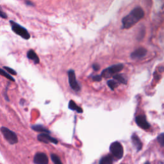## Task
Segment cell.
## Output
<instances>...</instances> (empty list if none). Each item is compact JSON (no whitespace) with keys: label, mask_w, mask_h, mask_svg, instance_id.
I'll list each match as a JSON object with an SVG mask.
<instances>
[{"label":"cell","mask_w":164,"mask_h":164,"mask_svg":"<svg viewBox=\"0 0 164 164\" xmlns=\"http://www.w3.org/2000/svg\"><path fill=\"white\" fill-rule=\"evenodd\" d=\"M0 17H1L2 18H3V19H7V14H6L5 12H3L1 9H0Z\"/></svg>","instance_id":"cell-23"},{"label":"cell","mask_w":164,"mask_h":164,"mask_svg":"<svg viewBox=\"0 0 164 164\" xmlns=\"http://www.w3.org/2000/svg\"><path fill=\"white\" fill-rule=\"evenodd\" d=\"M69 108H70L72 110H76L78 113L83 112V110H82V108L77 106V104H76L73 100H71L69 103Z\"/></svg>","instance_id":"cell-14"},{"label":"cell","mask_w":164,"mask_h":164,"mask_svg":"<svg viewBox=\"0 0 164 164\" xmlns=\"http://www.w3.org/2000/svg\"><path fill=\"white\" fill-rule=\"evenodd\" d=\"M123 67L124 66H123L122 64H118V65L111 66L106 69H104L101 73V76L104 78H109L111 76H112V74H116L122 71Z\"/></svg>","instance_id":"cell-5"},{"label":"cell","mask_w":164,"mask_h":164,"mask_svg":"<svg viewBox=\"0 0 164 164\" xmlns=\"http://www.w3.org/2000/svg\"><path fill=\"white\" fill-rule=\"evenodd\" d=\"M113 78L114 80H116L119 81V82H121V83L123 84H126V79L122 77V75L121 74H115V75H114L113 76Z\"/></svg>","instance_id":"cell-18"},{"label":"cell","mask_w":164,"mask_h":164,"mask_svg":"<svg viewBox=\"0 0 164 164\" xmlns=\"http://www.w3.org/2000/svg\"><path fill=\"white\" fill-rule=\"evenodd\" d=\"M33 163L35 164H48V156L44 153L38 152L33 157Z\"/></svg>","instance_id":"cell-8"},{"label":"cell","mask_w":164,"mask_h":164,"mask_svg":"<svg viewBox=\"0 0 164 164\" xmlns=\"http://www.w3.org/2000/svg\"><path fill=\"white\" fill-rule=\"evenodd\" d=\"M0 75L3 76V77H5L6 78H7L8 80L12 81H15L14 78L12 77L10 74L8 73L7 72H6L4 69L0 68Z\"/></svg>","instance_id":"cell-16"},{"label":"cell","mask_w":164,"mask_h":164,"mask_svg":"<svg viewBox=\"0 0 164 164\" xmlns=\"http://www.w3.org/2000/svg\"><path fill=\"white\" fill-rule=\"evenodd\" d=\"M144 36H145V28L144 27L143 30L141 29L139 32V33L138 34V36H137L138 40H142L144 37Z\"/></svg>","instance_id":"cell-22"},{"label":"cell","mask_w":164,"mask_h":164,"mask_svg":"<svg viewBox=\"0 0 164 164\" xmlns=\"http://www.w3.org/2000/svg\"><path fill=\"white\" fill-rule=\"evenodd\" d=\"M51 159L54 164H63L59 156L56 154H51Z\"/></svg>","instance_id":"cell-17"},{"label":"cell","mask_w":164,"mask_h":164,"mask_svg":"<svg viewBox=\"0 0 164 164\" xmlns=\"http://www.w3.org/2000/svg\"><path fill=\"white\" fill-rule=\"evenodd\" d=\"M27 57L30 60L33 61V62L36 64H37L40 62V60H39V58L38 55L33 50H30L28 51Z\"/></svg>","instance_id":"cell-12"},{"label":"cell","mask_w":164,"mask_h":164,"mask_svg":"<svg viewBox=\"0 0 164 164\" xmlns=\"http://www.w3.org/2000/svg\"><path fill=\"white\" fill-rule=\"evenodd\" d=\"M147 53V50L144 48H139L133 51L131 54V57L133 59H139V58H143Z\"/></svg>","instance_id":"cell-10"},{"label":"cell","mask_w":164,"mask_h":164,"mask_svg":"<svg viewBox=\"0 0 164 164\" xmlns=\"http://www.w3.org/2000/svg\"><path fill=\"white\" fill-rule=\"evenodd\" d=\"M26 3L27 5H31V6H32V5H33V4H32V2H28V1H26Z\"/></svg>","instance_id":"cell-26"},{"label":"cell","mask_w":164,"mask_h":164,"mask_svg":"<svg viewBox=\"0 0 164 164\" xmlns=\"http://www.w3.org/2000/svg\"><path fill=\"white\" fill-rule=\"evenodd\" d=\"M132 143L133 145L135 146V148H137V151H140L142 148V143L141 142V140L139 138V137L137 136V135L133 134L132 137Z\"/></svg>","instance_id":"cell-11"},{"label":"cell","mask_w":164,"mask_h":164,"mask_svg":"<svg viewBox=\"0 0 164 164\" xmlns=\"http://www.w3.org/2000/svg\"><path fill=\"white\" fill-rule=\"evenodd\" d=\"M93 80L94 81H99L101 80V76H96V77H94L93 78Z\"/></svg>","instance_id":"cell-24"},{"label":"cell","mask_w":164,"mask_h":164,"mask_svg":"<svg viewBox=\"0 0 164 164\" xmlns=\"http://www.w3.org/2000/svg\"><path fill=\"white\" fill-rule=\"evenodd\" d=\"M158 141L162 146H164V133L159 135L158 137Z\"/></svg>","instance_id":"cell-21"},{"label":"cell","mask_w":164,"mask_h":164,"mask_svg":"<svg viewBox=\"0 0 164 164\" xmlns=\"http://www.w3.org/2000/svg\"><path fill=\"white\" fill-rule=\"evenodd\" d=\"M145 164H150V163H149V162H147V163H145Z\"/></svg>","instance_id":"cell-27"},{"label":"cell","mask_w":164,"mask_h":164,"mask_svg":"<svg viewBox=\"0 0 164 164\" xmlns=\"http://www.w3.org/2000/svg\"><path fill=\"white\" fill-rule=\"evenodd\" d=\"M136 123L137 125L142 129L144 130H148L150 128V125L146 121L145 116L144 115H138L136 118Z\"/></svg>","instance_id":"cell-9"},{"label":"cell","mask_w":164,"mask_h":164,"mask_svg":"<svg viewBox=\"0 0 164 164\" xmlns=\"http://www.w3.org/2000/svg\"><path fill=\"white\" fill-rule=\"evenodd\" d=\"M37 139L39 141L41 142L46 143V144L53 143L55 144H57L58 142L57 139L50 136L49 133H41L40 134H39L37 136Z\"/></svg>","instance_id":"cell-7"},{"label":"cell","mask_w":164,"mask_h":164,"mask_svg":"<svg viewBox=\"0 0 164 164\" xmlns=\"http://www.w3.org/2000/svg\"><path fill=\"white\" fill-rule=\"evenodd\" d=\"M107 84H108V87L112 91H114L115 89V88H116L118 86V84H117L114 80H108L107 82Z\"/></svg>","instance_id":"cell-19"},{"label":"cell","mask_w":164,"mask_h":164,"mask_svg":"<svg viewBox=\"0 0 164 164\" xmlns=\"http://www.w3.org/2000/svg\"><path fill=\"white\" fill-rule=\"evenodd\" d=\"M3 69H5L6 71H7L10 74L17 75V72L15 71H14V70L13 69H12V68L9 67H7V66H4L3 67Z\"/></svg>","instance_id":"cell-20"},{"label":"cell","mask_w":164,"mask_h":164,"mask_svg":"<svg viewBox=\"0 0 164 164\" xmlns=\"http://www.w3.org/2000/svg\"><path fill=\"white\" fill-rule=\"evenodd\" d=\"M1 132L3 134L4 138L7 140V141L12 145H14L18 142V137L17 134L12 130H10L8 128L2 127Z\"/></svg>","instance_id":"cell-3"},{"label":"cell","mask_w":164,"mask_h":164,"mask_svg":"<svg viewBox=\"0 0 164 164\" xmlns=\"http://www.w3.org/2000/svg\"><path fill=\"white\" fill-rule=\"evenodd\" d=\"M10 24L11 25L12 30V31L15 34H17V36H19L22 39L26 40H28L30 39V35L26 28L21 26L20 25L17 24V22L13 21H10Z\"/></svg>","instance_id":"cell-2"},{"label":"cell","mask_w":164,"mask_h":164,"mask_svg":"<svg viewBox=\"0 0 164 164\" xmlns=\"http://www.w3.org/2000/svg\"><path fill=\"white\" fill-rule=\"evenodd\" d=\"M110 150L114 156L117 159H122L123 155H124V150H123L122 146L118 142H115L111 144Z\"/></svg>","instance_id":"cell-4"},{"label":"cell","mask_w":164,"mask_h":164,"mask_svg":"<svg viewBox=\"0 0 164 164\" xmlns=\"http://www.w3.org/2000/svg\"><path fill=\"white\" fill-rule=\"evenodd\" d=\"M144 16V12L140 7H137L132 10L131 12L125 16L122 20L123 28L128 29L133 26L135 25L142 19Z\"/></svg>","instance_id":"cell-1"},{"label":"cell","mask_w":164,"mask_h":164,"mask_svg":"<svg viewBox=\"0 0 164 164\" xmlns=\"http://www.w3.org/2000/svg\"><path fill=\"white\" fill-rule=\"evenodd\" d=\"M32 129L33 130L37 132H40V133H50L51 132L48 129H47L43 125H33L32 127Z\"/></svg>","instance_id":"cell-13"},{"label":"cell","mask_w":164,"mask_h":164,"mask_svg":"<svg viewBox=\"0 0 164 164\" xmlns=\"http://www.w3.org/2000/svg\"><path fill=\"white\" fill-rule=\"evenodd\" d=\"M68 78L69 85L72 88V89L75 91H80V87L78 83L77 78H76L75 73L73 70H70L68 71Z\"/></svg>","instance_id":"cell-6"},{"label":"cell","mask_w":164,"mask_h":164,"mask_svg":"<svg viewBox=\"0 0 164 164\" xmlns=\"http://www.w3.org/2000/svg\"><path fill=\"white\" fill-rule=\"evenodd\" d=\"M113 158L110 155H107L103 157L99 161V164H112Z\"/></svg>","instance_id":"cell-15"},{"label":"cell","mask_w":164,"mask_h":164,"mask_svg":"<svg viewBox=\"0 0 164 164\" xmlns=\"http://www.w3.org/2000/svg\"><path fill=\"white\" fill-rule=\"evenodd\" d=\"M93 69L95 70V71H98V70L100 69V66H99L98 64L96 63V64H94L93 65Z\"/></svg>","instance_id":"cell-25"}]
</instances>
